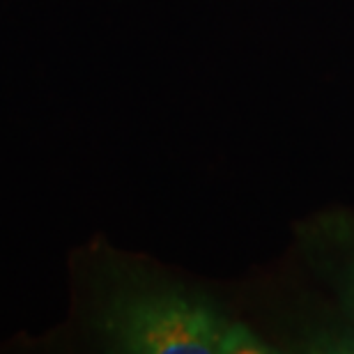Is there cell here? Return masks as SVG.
I'll return each mask as SVG.
<instances>
[{"label": "cell", "mask_w": 354, "mask_h": 354, "mask_svg": "<svg viewBox=\"0 0 354 354\" xmlns=\"http://www.w3.org/2000/svg\"><path fill=\"white\" fill-rule=\"evenodd\" d=\"M97 329L118 352L136 354H267L251 327L207 295L136 272L115 283L99 306Z\"/></svg>", "instance_id": "1"}, {"label": "cell", "mask_w": 354, "mask_h": 354, "mask_svg": "<svg viewBox=\"0 0 354 354\" xmlns=\"http://www.w3.org/2000/svg\"><path fill=\"white\" fill-rule=\"evenodd\" d=\"M308 256L334 279L341 304L354 320V214H322L304 230Z\"/></svg>", "instance_id": "2"}]
</instances>
